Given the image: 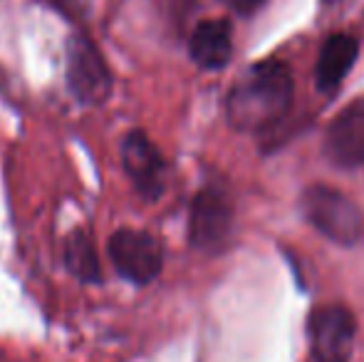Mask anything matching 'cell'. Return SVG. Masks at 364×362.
<instances>
[{"instance_id":"cell-1","label":"cell","mask_w":364,"mask_h":362,"mask_svg":"<svg viewBox=\"0 0 364 362\" xmlns=\"http://www.w3.org/2000/svg\"><path fill=\"white\" fill-rule=\"evenodd\" d=\"M292 75L278 60H263L245 70L228 92L225 112L235 129L263 132L278 124L292 105Z\"/></svg>"},{"instance_id":"cell-2","label":"cell","mask_w":364,"mask_h":362,"mask_svg":"<svg viewBox=\"0 0 364 362\" xmlns=\"http://www.w3.org/2000/svg\"><path fill=\"white\" fill-rule=\"evenodd\" d=\"M305 218L332 243L355 246L364 236V216L355 201L332 186H310L300 198Z\"/></svg>"},{"instance_id":"cell-3","label":"cell","mask_w":364,"mask_h":362,"mask_svg":"<svg viewBox=\"0 0 364 362\" xmlns=\"http://www.w3.org/2000/svg\"><path fill=\"white\" fill-rule=\"evenodd\" d=\"M307 335L315 362H350L357 320L345 305H322L307 318Z\"/></svg>"},{"instance_id":"cell-4","label":"cell","mask_w":364,"mask_h":362,"mask_svg":"<svg viewBox=\"0 0 364 362\" xmlns=\"http://www.w3.org/2000/svg\"><path fill=\"white\" fill-rule=\"evenodd\" d=\"M107 253L114 268L127 280L136 285H146L156 280L164 268V248L151 233L136 228H122L112 233L107 243Z\"/></svg>"},{"instance_id":"cell-5","label":"cell","mask_w":364,"mask_h":362,"mask_svg":"<svg viewBox=\"0 0 364 362\" xmlns=\"http://www.w3.org/2000/svg\"><path fill=\"white\" fill-rule=\"evenodd\" d=\"M68 85L85 105H100L112 90V78L100 50L87 38L77 35L68 45Z\"/></svg>"},{"instance_id":"cell-6","label":"cell","mask_w":364,"mask_h":362,"mask_svg":"<svg viewBox=\"0 0 364 362\" xmlns=\"http://www.w3.org/2000/svg\"><path fill=\"white\" fill-rule=\"evenodd\" d=\"M233 228V206L218 188H203L191 203L188 241L201 251H216L223 246Z\"/></svg>"},{"instance_id":"cell-7","label":"cell","mask_w":364,"mask_h":362,"mask_svg":"<svg viewBox=\"0 0 364 362\" xmlns=\"http://www.w3.org/2000/svg\"><path fill=\"white\" fill-rule=\"evenodd\" d=\"M325 156L340 169L364 166V97L332 119L325 137Z\"/></svg>"},{"instance_id":"cell-8","label":"cell","mask_w":364,"mask_h":362,"mask_svg":"<svg viewBox=\"0 0 364 362\" xmlns=\"http://www.w3.org/2000/svg\"><path fill=\"white\" fill-rule=\"evenodd\" d=\"M122 161L134 186L146 198H159L166 188V164L144 132H129L122 139Z\"/></svg>"},{"instance_id":"cell-9","label":"cell","mask_w":364,"mask_h":362,"mask_svg":"<svg viewBox=\"0 0 364 362\" xmlns=\"http://www.w3.org/2000/svg\"><path fill=\"white\" fill-rule=\"evenodd\" d=\"M188 55L203 70H220L233 55V30L228 20H203L188 40Z\"/></svg>"},{"instance_id":"cell-10","label":"cell","mask_w":364,"mask_h":362,"mask_svg":"<svg viewBox=\"0 0 364 362\" xmlns=\"http://www.w3.org/2000/svg\"><path fill=\"white\" fill-rule=\"evenodd\" d=\"M360 53V45L352 35L337 33L332 38H327V43L322 45V53L317 58L315 68V82L320 92H335L342 85L345 75L352 70Z\"/></svg>"},{"instance_id":"cell-11","label":"cell","mask_w":364,"mask_h":362,"mask_svg":"<svg viewBox=\"0 0 364 362\" xmlns=\"http://www.w3.org/2000/svg\"><path fill=\"white\" fill-rule=\"evenodd\" d=\"M65 266L75 278L85 280V283L100 280V258H97V248L87 233L77 231L65 241Z\"/></svg>"},{"instance_id":"cell-12","label":"cell","mask_w":364,"mask_h":362,"mask_svg":"<svg viewBox=\"0 0 364 362\" xmlns=\"http://www.w3.org/2000/svg\"><path fill=\"white\" fill-rule=\"evenodd\" d=\"M230 10H235L238 15H253L263 8L265 0H223Z\"/></svg>"},{"instance_id":"cell-13","label":"cell","mask_w":364,"mask_h":362,"mask_svg":"<svg viewBox=\"0 0 364 362\" xmlns=\"http://www.w3.org/2000/svg\"><path fill=\"white\" fill-rule=\"evenodd\" d=\"M322 3H327V5H332V3H337V0H322Z\"/></svg>"}]
</instances>
